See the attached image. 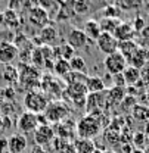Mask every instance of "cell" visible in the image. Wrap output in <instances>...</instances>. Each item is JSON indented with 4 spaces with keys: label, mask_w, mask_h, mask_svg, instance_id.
Masks as SVG:
<instances>
[{
    "label": "cell",
    "mask_w": 149,
    "mask_h": 153,
    "mask_svg": "<svg viewBox=\"0 0 149 153\" xmlns=\"http://www.w3.org/2000/svg\"><path fill=\"white\" fill-rule=\"evenodd\" d=\"M18 47L13 43H4L0 41V62L4 65H10V62H13L18 57Z\"/></svg>",
    "instance_id": "cell-12"
},
{
    "label": "cell",
    "mask_w": 149,
    "mask_h": 153,
    "mask_svg": "<svg viewBox=\"0 0 149 153\" xmlns=\"http://www.w3.org/2000/svg\"><path fill=\"white\" fill-rule=\"evenodd\" d=\"M49 100L43 91H37V90H31L28 91L25 97H24V106L28 112L33 114H43L44 109L47 108Z\"/></svg>",
    "instance_id": "cell-2"
},
{
    "label": "cell",
    "mask_w": 149,
    "mask_h": 153,
    "mask_svg": "<svg viewBox=\"0 0 149 153\" xmlns=\"http://www.w3.org/2000/svg\"><path fill=\"white\" fill-rule=\"evenodd\" d=\"M146 25H145V21H143V18H136L134 19V24H133V28H134V31L136 33H140L143 28H145Z\"/></svg>",
    "instance_id": "cell-39"
},
{
    "label": "cell",
    "mask_w": 149,
    "mask_h": 153,
    "mask_svg": "<svg viewBox=\"0 0 149 153\" xmlns=\"http://www.w3.org/2000/svg\"><path fill=\"white\" fill-rule=\"evenodd\" d=\"M56 38H58V31L55 30V27L46 25V27L41 28V31H40V43H43L46 46H50Z\"/></svg>",
    "instance_id": "cell-21"
},
{
    "label": "cell",
    "mask_w": 149,
    "mask_h": 153,
    "mask_svg": "<svg viewBox=\"0 0 149 153\" xmlns=\"http://www.w3.org/2000/svg\"><path fill=\"white\" fill-rule=\"evenodd\" d=\"M3 25H6L7 28H16L19 25V16L15 10H10V9H6L3 12Z\"/></svg>",
    "instance_id": "cell-24"
},
{
    "label": "cell",
    "mask_w": 149,
    "mask_h": 153,
    "mask_svg": "<svg viewBox=\"0 0 149 153\" xmlns=\"http://www.w3.org/2000/svg\"><path fill=\"white\" fill-rule=\"evenodd\" d=\"M121 22H123V21H120V19L103 18L100 22H99V25H100V31H102V33H108V34H112V36H114L115 30L118 28V25H120Z\"/></svg>",
    "instance_id": "cell-23"
},
{
    "label": "cell",
    "mask_w": 149,
    "mask_h": 153,
    "mask_svg": "<svg viewBox=\"0 0 149 153\" xmlns=\"http://www.w3.org/2000/svg\"><path fill=\"white\" fill-rule=\"evenodd\" d=\"M44 60H46V59H44V56H43L40 47H34L33 52H31V63L38 69V68L44 66Z\"/></svg>",
    "instance_id": "cell-30"
},
{
    "label": "cell",
    "mask_w": 149,
    "mask_h": 153,
    "mask_svg": "<svg viewBox=\"0 0 149 153\" xmlns=\"http://www.w3.org/2000/svg\"><path fill=\"white\" fill-rule=\"evenodd\" d=\"M131 153H145V152H143L142 149H133V150H131Z\"/></svg>",
    "instance_id": "cell-45"
},
{
    "label": "cell",
    "mask_w": 149,
    "mask_h": 153,
    "mask_svg": "<svg viewBox=\"0 0 149 153\" xmlns=\"http://www.w3.org/2000/svg\"><path fill=\"white\" fill-rule=\"evenodd\" d=\"M53 72L59 76H67L71 72V66H70V60H65V59H59L55 60V65H53Z\"/></svg>",
    "instance_id": "cell-25"
},
{
    "label": "cell",
    "mask_w": 149,
    "mask_h": 153,
    "mask_svg": "<svg viewBox=\"0 0 149 153\" xmlns=\"http://www.w3.org/2000/svg\"><path fill=\"white\" fill-rule=\"evenodd\" d=\"M84 85H86V90H87L89 94H92V93H102V91L106 90V84H105V81L100 76H87Z\"/></svg>",
    "instance_id": "cell-17"
},
{
    "label": "cell",
    "mask_w": 149,
    "mask_h": 153,
    "mask_svg": "<svg viewBox=\"0 0 149 153\" xmlns=\"http://www.w3.org/2000/svg\"><path fill=\"white\" fill-rule=\"evenodd\" d=\"M143 133H145V135L148 137V140H149V121L146 122V125H145V131Z\"/></svg>",
    "instance_id": "cell-44"
},
{
    "label": "cell",
    "mask_w": 149,
    "mask_h": 153,
    "mask_svg": "<svg viewBox=\"0 0 149 153\" xmlns=\"http://www.w3.org/2000/svg\"><path fill=\"white\" fill-rule=\"evenodd\" d=\"M16 127L18 130L21 131V134H30V133H34L36 128L38 127V122H37V114H33V112H22L19 115L18 118V122H16Z\"/></svg>",
    "instance_id": "cell-7"
},
{
    "label": "cell",
    "mask_w": 149,
    "mask_h": 153,
    "mask_svg": "<svg viewBox=\"0 0 149 153\" xmlns=\"http://www.w3.org/2000/svg\"><path fill=\"white\" fill-rule=\"evenodd\" d=\"M3 79L7 81L9 84H15L19 81V71L16 68H13L12 65H6L4 71H3Z\"/></svg>",
    "instance_id": "cell-27"
},
{
    "label": "cell",
    "mask_w": 149,
    "mask_h": 153,
    "mask_svg": "<svg viewBox=\"0 0 149 153\" xmlns=\"http://www.w3.org/2000/svg\"><path fill=\"white\" fill-rule=\"evenodd\" d=\"M64 94L70 96L73 103L77 105V108L86 106V97H87V90L84 82H74V84H67Z\"/></svg>",
    "instance_id": "cell-6"
},
{
    "label": "cell",
    "mask_w": 149,
    "mask_h": 153,
    "mask_svg": "<svg viewBox=\"0 0 149 153\" xmlns=\"http://www.w3.org/2000/svg\"><path fill=\"white\" fill-rule=\"evenodd\" d=\"M149 60V50L146 47H140L136 50V53L127 60V63H130V66H134L137 69H142Z\"/></svg>",
    "instance_id": "cell-14"
},
{
    "label": "cell",
    "mask_w": 149,
    "mask_h": 153,
    "mask_svg": "<svg viewBox=\"0 0 149 153\" xmlns=\"http://www.w3.org/2000/svg\"><path fill=\"white\" fill-rule=\"evenodd\" d=\"M74 149L77 153H93L96 146H94L93 140L89 138H78L74 144Z\"/></svg>",
    "instance_id": "cell-22"
},
{
    "label": "cell",
    "mask_w": 149,
    "mask_h": 153,
    "mask_svg": "<svg viewBox=\"0 0 149 153\" xmlns=\"http://www.w3.org/2000/svg\"><path fill=\"white\" fill-rule=\"evenodd\" d=\"M112 81H114V85L112 87H121V88H126V81H124V76L123 74H117V75H111Z\"/></svg>",
    "instance_id": "cell-37"
},
{
    "label": "cell",
    "mask_w": 149,
    "mask_h": 153,
    "mask_svg": "<svg viewBox=\"0 0 149 153\" xmlns=\"http://www.w3.org/2000/svg\"><path fill=\"white\" fill-rule=\"evenodd\" d=\"M131 143H133L134 149H142V150H143V149L149 144V140H148V137L145 135L143 131H136V133H133Z\"/></svg>",
    "instance_id": "cell-26"
},
{
    "label": "cell",
    "mask_w": 149,
    "mask_h": 153,
    "mask_svg": "<svg viewBox=\"0 0 149 153\" xmlns=\"http://www.w3.org/2000/svg\"><path fill=\"white\" fill-rule=\"evenodd\" d=\"M102 153H117V152H115V150H112V149H105Z\"/></svg>",
    "instance_id": "cell-46"
},
{
    "label": "cell",
    "mask_w": 149,
    "mask_h": 153,
    "mask_svg": "<svg viewBox=\"0 0 149 153\" xmlns=\"http://www.w3.org/2000/svg\"><path fill=\"white\" fill-rule=\"evenodd\" d=\"M87 43H92L87 36L83 33V30L80 28H74L70 31V34L67 36V44L71 46L74 50H78V49H84L87 46Z\"/></svg>",
    "instance_id": "cell-10"
},
{
    "label": "cell",
    "mask_w": 149,
    "mask_h": 153,
    "mask_svg": "<svg viewBox=\"0 0 149 153\" xmlns=\"http://www.w3.org/2000/svg\"><path fill=\"white\" fill-rule=\"evenodd\" d=\"M30 21L34 24V25H38V27H46V24L49 22V13L41 9V7H34L31 9L30 12Z\"/></svg>",
    "instance_id": "cell-18"
},
{
    "label": "cell",
    "mask_w": 149,
    "mask_h": 153,
    "mask_svg": "<svg viewBox=\"0 0 149 153\" xmlns=\"http://www.w3.org/2000/svg\"><path fill=\"white\" fill-rule=\"evenodd\" d=\"M43 114H44V116L47 118V121L50 124V122H61V121L67 119L71 114V111L64 102L52 100V102H49V105H47V108L44 109Z\"/></svg>",
    "instance_id": "cell-3"
},
{
    "label": "cell",
    "mask_w": 149,
    "mask_h": 153,
    "mask_svg": "<svg viewBox=\"0 0 149 153\" xmlns=\"http://www.w3.org/2000/svg\"><path fill=\"white\" fill-rule=\"evenodd\" d=\"M3 103H4V99H3V97H1V96H0V108H1V106H3Z\"/></svg>",
    "instance_id": "cell-48"
},
{
    "label": "cell",
    "mask_w": 149,
    "mask_h": 153,
    "mask_svg": "<svg viewBox=\"0 0 149 153\" xmlns=\"http://www.w3.org/2000/svg\"><path fill=\"white\" fill-rule=\"evenodd\" d=\"M143 152H145V153H149V144L146 146V147H145V149H143Z\"/></svg>",
    "instance_id": "cell-49"
},
{
    "label": "cell",
    "mask_w": 149,
    "mask_h": 153,
    "mask_svg": "<svg viewBox=\"0 0 149 153\" xmlns=\"http://www.w3.org/2000/svg\"><path fill=\"white\" fill-rule=\"evenodd\" d=\"M136 36V31L133 28V24L130 22H121L118 25V28L114 33V37L118 41H127V40H133V37Z\"/></svg>",
    "instance_id": "cell-15"
},
{
    "label": "cell",
    "mask_w": 149,
    "mask_h": 153,
    "mask_svg": "<svg viewBox=\"0 0 149 153\" xmlns=\"http://www.w3.org/2000/svg\"><path fill=\"white\" fill-rule=\"evenodd\" d=\"M64 79L68 82V84H74V82H86L87 75L86 74H80V72H70L67 76H64Z\"/></svg>",
    "instance_id": "cell-33"
},
{
    "label": "cell",
    "mask_w": 149,
    "mask_h": 153,
    "mask_svg": "<svg viewBox=\"0 0 149 153\" xmlns=\"http://www.w3.org/2000/svg\"><path fill=\"white\" fill-rule=\"evenodd\" d=\"M131 114L133 118L137 119V121H149V108L148 106H143V105H136L133 109H131Z\"/></svg>",
    "instance_id": "cell-28"
},
{
    "label": "cell",
    "mask_w": 149,
    "mask_h": 153,
    "mask_svg": "<svg viewBox=\"0 0 149 153\" xmlns=\"http://www.w3.org/2000/svg\"><path fill=\"white\" fill-rule=\"evenodd\" d=\"M55 138V130L49 125H38L34 131V141L37 146H46L49 143H52Z\"/></svg>",
    "instance_id": "cell-9"
},
{
    "label": "cell",
    "mask_w": 149,
    "mask_h": 153,
    "mask_svg": "<svg viewBox=\"0 0 149 153\" xmlns=\"http://www.w3.org/2000/svg\"><path fill=\"white\" fill-rule=\"evenodd\" d=\"M38 1L40 0H24V6H27L30 10L34 9V7H38Z\"/></svg>",
    "instance_id": "cell-40"
},
{
    "label": "cell",
    "mask_w": 149,
    "mask_h": 153,
    "mask_svg": "<svg viewBox=\"0 0 149 153\" xmlns=\"http://www.w3.org/2000/svg\"><path fill=\"white\" fill-rule=\"evenodd\" d=\"M0 153H9V150H7V138H4V137L0 138Z\"/></svg>",
    "instance_id": "cell-41"
},
{
    "label": "cell",
    "mask_w": 149,
    "mask_h": 153,
    "mask_svg": "<svg viewBox=\"0 0 149 153\" xmlns=\"http://www.w3.org/2000/svg\"><path fill=\"white\" fill-rule=\"evenodd\" d=\"M96 44H97V49L106 56L118 52V40L108 33H100L99 38L96 40Z\"/></svg>",
    "instance_id": "cell-8"
},
{
    "label": "cell",
    "mask_w": 149,
    "mask_h": 153,
    "mask_svg": "<svg viewBox=\"0 0 149 153\" xmlns=\"http://www.w3.org/2000/svg\"><path fill=\"white\" fill-rule=\"evenodd\" d=\"M31 153H47L41 146H37V144H34V147L31 149Z\"/></svg>",
    "instance_id": "cell-42"
},
{
    "label": "cell",
    "mask_w": 149,
    "mask_h": 153,
    "mask_svg": "<svg viewBox=\"0 0 149 153\" xmlns=\"http://www.w3.org/2000/svg\"><path fill=\"white\" fill-rule=\"evenodd\" d=\"M6 131V127H4V121H3V116L0 115V135Z\"/></svg>",
    "instance_id": "cell-43"
},
{
    "label": "cell",
    "mask_w": 149,
    "mask_h": 153,
    "mask_svg": "<svg viewBox=\"0 0 149 153\" xmlns=\"http://www.w3.org/2000/svg\"><path fill=\"white\" fill-rule=\"evenodd\" d=\"M73 7L77 13H87L90 9V0H74Z\"/></svg>",
    "instance_id": "cell-34"
},
{
    "label": "cell",
    "mask_w": 149,
    "mask_h": 153,
    "mask_svg": "<svg viewBox=\"0 0 149 153\" xmlns=\"http://www.w3.org/2000/svg\"><path fill=\"white\" fill-rule=\"evenodd\" d=\"M3 25V12H0V27Z\"/></svg>",
    "instance_id": "cell-47"
},
{
    "label": "cell",
    "mask_w": 149,
    "mask_h": 153,
    "mask_svg": "<svg viewBox=\"0 0 149 153\" xmlns=\"http://www.w3.org/2000/svg\"><path fill=\"white\" fill-rule=\"evenodd\" d=\"M126 97V88L121 87H111L106 90V103L105 108H114L121 105V102Z\"/></svg>",
    "instance_id": "cell-13"
},
{
    "label": "cell",
    "mask_w": 149,
    "mask_h": 153,
    "mask_svg": "<svg viewBox=\"0 0 149 153\" xmlns=\"http://www.w3.org/2000/svg\"><path fill=\"white\" fill-rule=\"evenodd\" d=\"M0 96L4 99V102H12V100L15 99V90H13L10 85H7V87H4V88L0 91Z\"/></svg>",
    "instance_id": "cell-36"
},
{
    "label": "cell",
    "mask_w": 149,
    "mask_h": 153,
    "mask_svg": "<svg viewBox=\"0 0 149 153\" xmlns=\"http://www.w3.org/2000/svg\"><path fill=\"white\" fill-rule=\"evenodd\" d=\"M123 76H124V81H126V87L137 85V82L140 81V69L127 65V68L123 71Z\"/></svg>",
    "instance_id": "cell-19"
},
{
    "label": "cell",
    "mask_w": 149,
    "mask_h": 153,
    "mask_svg": "<svg viewBox=\"0 0 149 153\" xmlns=\"http://www.w3.org/2000/svg\"><path fill=\"white\" fill-rule=\"evenodd\" d=\"M140 81L143 84H149V63H146L142 69H140Z\"/></svg>",
    "instance_id": "cell-38"
},
{
    "label": "cell",
    "mask_w": 149,
    "mask_h": 153,
    "mask_svg": "<svg viewBox=\"0 0 149 153\" xmlns=\"http://www.w3.org/2000/svg\"><path fill=\"white\" fill-rule=\"evenodd\" d=\"M83 33L87 36V38H89L90 41H94V43H96V40L99 38L100 33H102L99 22H97L96 19H87V21L84 22V25H83Z\"/></svg>",
    "instance_id": "cell-16"
},
{
    "label": "cell",
    "mask_w": 149,
    "mask_h": 153,
    "mask_svg": "<svg viewBox=\"0 0 149 153\" xmlns=\"http://www.w3.org/2000/svg\"><path fill=\"white\" fill-rule=\"evenodd\" d=\"M28 146V140L24 134L13 133L7 138V150L9 153H24Z\"/></svg>",
    "instance_id": "cell-11"
},
{
    "label": "cell",
    "mask_w": 149,
    "mask_h": 153,
    "mask_svg": "<svg viewBox=\"0 0 149 153\" xmlns=\"http://www.w3.org/2000/svg\"><path fill=\"white\" fill-rule=\"evenodd\" d=\"M106 74L109 75H117V74H123V71L127 68V59L123 56L120 52H115L112 55H108L103 60Z\"/></svg>",
    "instance_id": "cell-5"
},
{
    "label": "cell",
    "mask_w": 149,
    "mask_h": 153,
    "mask_svg": "<svg viewBox=\"0 0 149 153\" xmlns=\"http://www.w3.org/2000/svg\"><path fill=\"white\" fill-rule=\"evenodd\" d=\"M100 13L103 15V18H114V19H118L120 15H121V9L114 6V4H108L106 7H103L100 10Z\"/></svg>",
    "instance_id": "cell-31"
},
{
    "label": "cell",
    "mask_w": 149,
    "mask_h": 153,
    "mask_svg": "<svg viewBox=\"0 0 149 153\" xmlns=\"http://www.w3.org/2000/svg\"><path fill=\"white\" fill-rule=\"evenodd\" d=\"M21 68L24 71L19 72V81L24 84L25 88H28L30 91L31 90H36V87H40V72L36 66H30V65H21Z\"/></svg>",
    "instance_id": "cell-4"
},
{
    "label": "cell",
    "mask_w": 149,
    "mask_h": 153,
    "mask_svg": "<svg viewBox=\"0 0 149 153\" xmlns=\"http://www.w3.org/2000/svg\"><path fill=\"white\" fill-rule=\"evenodd\" d=\"M137 49H139V46H137V43H136V41H133V40L118 41V52L126 57L127 60H129V59L136 53V50H137Z\"/></svg>",
    "instance_id": "cell-20"
},
{
    "label": "cell",
    "mask_w": 149,
    "mask_h": 153,
    "mask_svg": "<svg viewBox=\"0 0 149 153\" xmlns=\"http://www.w3.org/2000/svg\"><path fill=\"white\" fill-rule=\"evenodd\" d=\"M103 138L106 140V144L115 146V144H118V141H120V133L114 131L111 128H106L105 133H103Z\"/></svg>",
    "instance_id": "cell-32"
},
{
    "label": "cell",
    "mask_w": 149,
    "mask_h": 153,
    "mask_svg": "<svg viewBox=\"0 0 149 153\" xmlns=\"http://www.w3.org/2000/svg\"><path fill=\"white\" fill-rule=\"evenodd\" d=\"M59 50H61V59H65V60H71L74 57V49L71 46H68L67 43L59 46Z\"/></svg>",
    "instance_id": "cell-35"
},
{
    "label": "cell",
    "mask_w": 149,
    "mask_h": 153,
    "mask_svg": "<svg viewBox=\"0 0 149 153\" xmlns=\"http://www.w3.org/2000/svg\"><path fill=\"white\" fill-rule=\"evenodd\" d=\"M70 66L73 72H80V74H86L87 72V65L84 62V57L81 56H74L70 60Z\"/></svg>",
    "instance_id": "cell-29"
},
{
    "label": "cell",
    "mask_w": 149,
    "mask_h": 153,
    "mask_svg": "<svg viewBox=\"0 0 149 153\" xmlns=\"http://www.w3.org/2000/svg\"><path fill=\"white\" fill-rule=\"evenodd\" d=\"M102 115H84L83 118L78 119L77 122V134L80 138H89L93 140L100 133V130L103 128V122H102Z\"/></svg>",
    "instance_id": "cell-1"
},
{
    "label": "cell",
    "mask_w": 149,
    "mask_h": 153,
    "mask_svg": "<svg viewBox=\"0 0 149 153\" xmlns=\"http://www.w3.org/2000/svg\"><path fill=\"white\" fill-rule=\"evenodd\" d=\"M111 1H115V0H111Z\"/></svg>",
    "instance_id": "cell-50"
}]
</instances>
